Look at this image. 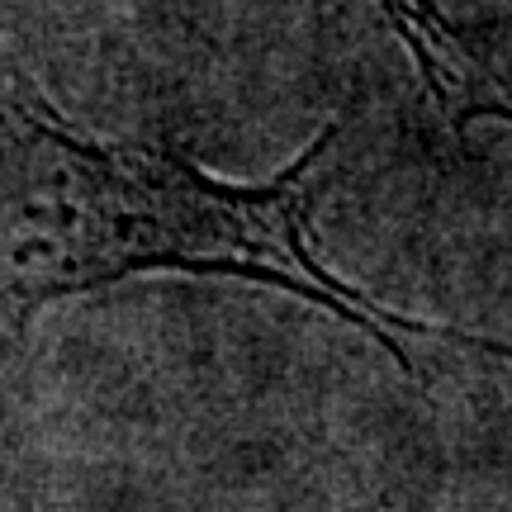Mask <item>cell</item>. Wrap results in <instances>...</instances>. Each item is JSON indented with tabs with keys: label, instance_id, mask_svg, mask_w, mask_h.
I'll return each instance as SVG.
<instances>
[{
	"label": "cell",
	"instance_id": "obj_2",
	"mask_svg": "<svg viewBox=\"0 0 512 512\" xmlns=\"http://www.w3.org/2000/svg\"><path fill=\"white\" fill-rule=\"evenodd\" d=\"M380 10L451 133H470L479 119L512 124V86L460 43L441 0H380Z\"/></svg>",
	"mask_w": 512,
	"mask_h": 512
},
{
	"label": "cell",
	"instance_id": "obj_1",
	"mask_svg": "<svg viewBox=\"0 0 512 512\" xmlns=\"http://www.w3.org/2000/svg\"><path fill=\"white\" fill-rule=\"evenodd\" d=\"M337 128L271 181L247 185L219 181L171 147L91 138L48 105L19 100L0 114V309L24 323L43 304L133 275H214L332 313L408 375H422L418 347L512 361L503 342L394 313L318 256L313 209Z\"/></svg>",
	"mask_w": 512,
	"mask_h": 512
}]
</instances>
